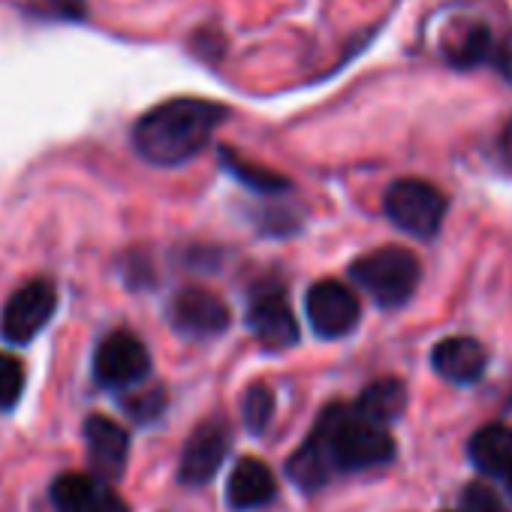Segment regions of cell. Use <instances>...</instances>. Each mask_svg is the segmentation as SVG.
Listing matches in <instances>:
<instances>
[{
    "mask_svg": "<svg viewBox=\"0 0 512 512\" xmlns=\"http://www.w3.org/2000/svg\"><path fill=\"white\" fill-rule=\"evenodd\" d=\"M431 362L440 377H446L452 383H473L482 377L488 356L479 347V341H473V338H446L434 347Z\"/></svg>",
    "mask_w": 512,
    "mask_h": 512,
    "instance_id": "cell-14",
    "label": "cell"
},
{
    "mask_svg": "<svg viewBox=\"0 0 512 512\" xmlns=\"http://www.w3.org/2000/svg\"><path fill=\"white\" fill-rule=\"evenodd\" d=\"M473 464L488 476H506L512 470V428L509 425H485L470 440Z\"/></svg>",
    "mask_w": 512,
    "mask_h": 512,
    "instance_id": "cell-16",
    "label": "cell"
},
{
    "mask_svg": "<svg viewBox=\"0 0 512 512\" xmlns=\"http://www.w3.org/2000/svg\"><path fill=\"white\" fill-rule=\"evenodd\" d=\"M311 329L320 338H344L359 326V299L338 281H320L305 299Z\"/></svg>",
    "mask_w": 512,
    "mask_h": 512,
    "instance_id": "cell-9",
    "label": "cell"
},
{
    "mask_svg": "<svg viewBox=\"0 0 512 512\" xmlns=\"http://www.w3.org/2000/svg\"><path fill=\"white\" fill-rule=\"evenodd\" d=\"M241 416H244V425L253 434H263L269 428L272 416H275V395H272V389H266L260 383L250 386L244 392V398H241Z\"/></svg>",
    "mask_w": 512,
    "mask_h": 512,
    "instance_id": "cell-19",
    "label": "cell"
},
{
    "mask_svg": "<svg viewBox=\"0 0 512 512\" xmlns=\"http://www.w3.org/2000/svg\"><path fill=\"white\" fill-rule=\"evenodd\" d=\"M500 157H503L506 166H512V121L500 133Z\"/></svg>",
    "mask_w": 512,
    "mask_h": 512,
    "instance_id": "cell-25",
    "label": "cell"
},
{
    "mask_svg": "<svg viewBox=\"0 0 512 512\" xmlns=\"http://www.w3.org/2000/svg\"><path fill=\"white\" fill-rule=\"evenodd\" d=\"M491 31H488V25H482V22H476V25H470V28H464L449 46H446V64L449 67H455V70H473V67H479L488 55H491Z\"/></svg>",
    "mask_w": 512,
    "mask_h": 512,
    "instance_id": "cell-17",
    "label": "cell"
},
{
    "mask_svg": "<svg viewBox=\"0 0 512 512\" xmlns=\"http://www.w3.org/2000/svg\"><path fill=\"white\" fill-rule=\"evenodd\" d=\"M395 443L386 428L365 422L353 407L332 404L317 419L308 440L290 455L287 473L299 488L317 491L335 470L356 473L392 461Z\"/></svg>",
    "mask_w": 512,
    "mask_h": 512,
    "instance_id": "cell-1",
    "label": "cell"
},
{
    "mask_svg": "<svg viewBox=\"0 0 512 512\" xmlns=\"http://www.w3.org/2000/svg\"><path fill=\"white\" fill-rule=\"evenodd\" d=\"M49 4H52L58 13L70 16V19H79V16L85 13V0H49Z\"/></svg>",
    "mask_w": 512,
    "mask_h": 512,
    "instance_id": "cell-24",
    "label": "cell"
},
{
    "mask_svg": "<svg viewBox=\"0 0 512 512\" xmlns=\"http://www.w3.org/2000/svg\"><path fill=\"white\" fill-rule=\"evenodd\" d=\"M497 67H500L503 79L512 82V34H509V37L500 43V49H497Z\"/></svg>",
    "mask_w": 512,
    "mask_h": 512,
    "instance_id": "cell-23",
    "label": "cell"
},
{
    "mask_svg": "<svg viewBox=\"0 0 512 512\" xmlns=\"http://www.w3.org/2000/svg\"><path fill=\"white\" fill-rule=\"evenodd\" d=\"M85 446H88V458H91L97 479L112 482V479L124 476L127 455H130V437L115 419L100 416V413L88 416L85 419Z\"/></svg>",
    "mask_w": 512,
    "mask_h": 512,
    "instance_id": "cell-12",
    "label": "cell"
},
{
    "mask_svg": "<svg viewBox=\"0 0 512 512\" xmlns=\"http://www.w3.org/2000/svg\"><path fill=\"white\" fill-rule=\"evenodd\" d=\"M353 281L383 308L404 305L419 287V260L407 247H377L350 266Z\"/></svg>",
    "mask_w": 512,
    "mask_h": 512,
    "instance_id": "cell-3",
    "label": "cell"
},
{
    "mask_svg": "<svg viewBox=\"0 0 512 512\" xmlns=\"http://www.w3.org/2000/svg\"><path fill=\"white\" fill-rule=\"evenodd\" d=\"M404 407H407V389H404V383L395 380V377H386V380L371 383V386L359 395V401H356L353 410H356L365 422L386 428L389 422L401 419Z\"/></svg>",
    "mask_w": 512,
    "mask_h": 512,
    "instance_id": "cell-15",
    "label": "cell"
},
{
    "mask_svg": "<svg viewBox=\"0 0 512 512\" xmlns=\"http://www.w3.org/2000/svg\"><path fill=\"white\" fill-rule=\"evenodd\" d=\"M461 506H464L467 512H500V500H497V494H494L488 485H482V482H473V485H467V488H464V494H461Z\"/></svg>",
    "mask_w": 512,
    "mask_h": 512,
    "instance_id": "cell-22",
    "label": "cell"
},
{
    "mask_svg": "<svg viewBox=\"0 0 512 512\" xmlns=\"http://www.w3.org/2000/svg\"><path fill=\"white\" fill-rule=\"evenodd\" d=\"M503 479H506V488H509V494H512V470H509V473H506Z\"/></svg>",
    "mask_w": 512,
    "mask_h": 512,
    "instance_id": "cell-26",
    "label": "cell"
},
{
    "mask_svg": "<svg viewBox=\"0 0 512 512\" xmlns=\"http://www.w3.org/2000/svg\"><path fill=\"white\" fill-rule=\"evenodd\" d=\"M169 320L187 338H214L229 329L232 317L220 296L199 290V287H187L172 299Z\"/></svg>",
    "mask_w": 512,
    "mask_h": 512,
    "instance_id": "cell-10",
    "label": "cell"
},
{
    "mask_svg": "<svg viewBox=\"0 0 512 512\" xmlns=\"http://www.w3.org/2000/svg\"><path fill=\"white\" fill-rule=\"evenodd\" d=\"M229 115L226 106L199 100V97H175L151 112H145L133 127V145L142 160L154 166H181L193 160Z\"/></svg>",
    "mask_w": 512,
    "mask_h": 512,
    "instance_id": "cell-2",
    "label": "cell"
},
{
    "mask_svg": "<svg viewBox=\"0 0 512 512\" xmlns=\"http://www.w3.org/2000/svg\"><path fill=\"white\" fill-rule=\"evenodd\" d=\"M278 485L272 470L260 461V458H241L235 464V470L229 473V485H226V503L238 512L256 509L275 497Z\"/></svg>",
    "mask_w": 512,
    "mask_h": 512,
    "instance_id": "cell-13",
    "label": "cell"
},
{
    "mask_svg": "<svg viewBox=\"0 0 512 512\" xmlns=\"http://www.w3.org/2000/svg\"><path fill=\"white\" fill-rule=\"evenodd\" d=\"M220 157H223L226 172H229V175H235V178H238L241 184H247L250 190H260V193H278V190H287V187H290V181H287V178L275 175L272 169L253 166L250 160H244V157L232 154L229 148H223V151H220Z\"/></svg>",
    "mask_w": 512,
    "mask_h": 512,
    "instance_id": "cell-18",
    "label": "cell"
},
{
    "mask_svg": "<svg viewBox=\"0 0 512 512\" xmlns=\"http://www.w3.org/2000/svg\"><path fill=\"white\" fill-rule=\"evenodd\" d=\"M148 371H151V356L145 344L127 329L106 335L94 353V377L106 389H130L142 383Z\"/></svg>",
    "mask_w": 512,
    "mask_h": 512,
    "instance_id": "cell-6",
    "label": "cell"
},
{
    "mask_svg": "<svg viewBox=\"0 0 512 512\" xmlns=\"http://www.w3.org/2000/svg\"><path fill=\"white\" fill-rule=\"evenodd\" d=\"M55 512H130L118 491L88 473H61L52 482Z\"/></svg>",
    "mask_w": 512,
    "mask_h": 512,
    "instance_id": "cell-11",
    "label": "cell"
},
{
    "mask_svg": "<svg viewBox=\"0 0 512 512\" xmlns=\"http://www.w3.org/2000/svg\"><path fill=\"white\" fill-rule=\"evenodd\" d=\"M386 214L389 220L416 235V238H431L440 223H443V214H446V199L443 193L428 184V181H419V178H401L395 181L389 190H386Z\"/></svg>",
    "mask_w": 512,
    "mask_h": 512,
    "instance_id": "cell-4",
    "label": "cell"
},
{
    "mask_svg": "<svg viewBox=\"0 0 512 512\" xmlns=\"http://www.w3.org/2000/svg\"><path fill=\"white\" fill-rule=\"evenodd\" d=\"M232 443V431L226 425V419L211 416L202 425H196V431L187 437L184 452H181V464H178V479L181 485L199 488L208 479H214V473L220 470L226 452Z\"/></svg>",
    "mask_w": 512,
    "mask_h": 512,
    "instance_id": "cell-7",
    "label": "cell"
},
{
    "mask_svg": "<svg viewBox=\"0 0 512 512\" xmlns=\"http://www.w3.org/2000/svg\"><path fill=\"white\" fill-rule=\"evenodd\" d=\"M247 329L260 338L269 350H287L299 338L296 317L287 305V296L278 284H263L250 293Z\"/></svg>",
    "mask_w": 512,
    "mask_h": 512,
    "instance_id": "cell-8",
    "label": "cell"
},
{
    "mask_svg": "<svg viewBox=\"0 0 512 512\" xmlns=\"http://www.w3.org/2000/svg\"><path fill=\"white\" fill-rule=\"evenodd\" d=\"M25 389V368L16 356L0 353V410H13Z\"/></svg>",
    "mask_w": 512,
    "mask_h": 512,
    "instance_id": "cell-20",
    "label": "cell"
},
{
    "mask_svg": "<svg viewBox=\"0 0 512 512\" xmlns=\"http://www.w3.org/2000/svg\"><path fill=\"white\" fill-rule=\"evenodd\" d=\"M127 407V413L139 422H148V419H157L160 410H163V392L160 389H148V392H139V395H130L127 401H121Z\"/></svg>",
    "mask_w": 512,
    "mask_h": 512,
    "instance_id": "cell-21",
    "label": "cell"
},
{
    "mask_svg": "<svg viewBox=\"0 0 512 512\" xmlns=\"http://www.w3.org/2000/svg\"><path fill=\"white\" fill-rule=\"evenodd\" d=\"M55 305H58V296L49 281L43 278L28 281L4 305V314H0V335L10 344H31L49 326Z\"/></svg>",
    "mask_w": 512,
    "mask_h": 512,
    "instance_id": "cell-5",
    "label": "cell"
}]
</instances>
